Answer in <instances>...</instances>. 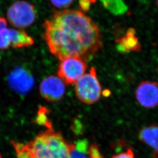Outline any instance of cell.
<instances>
[{"mask_svg": "<svg viewBox=\"0 0 158 158\" xmlns=\"http://www.w3.org/2000/svg\"><path fill=\"white\" fill-rule=\"evenodd\" d=\"M111 158H135V156L132 150L128 149L125 152L114 155Z\"/></svg>", "mask_w": 158, "mask_h": 158, "instance_id": "obj_17", "label": "cell"}, {"mask_svg": "<svg viewBox=\"0 0 158 158\" xmlns=\"http://www.w3.org/2000/svg\"><path fill=\"white\" fill-rule=\"evenodd\" d=\"M135 34V30L133 28H130L124 36L116 40L118 51L122 53L140 51L141 45Z\"/></svg>", "mask_w": 158, "mask_h": 158, "instance_id": "obj_11", "label": "cell"}, {"mask_svg": "<svg viewBox=\"0 0 158 158\" xmlns=\"http://www.w3.org/2000/svg\"><path fill=\"white\" fill-rule=\"evenodd\" d=\"M69 158H98L95 148L89 145L86 139H80L69 143Z\"/></svg>", "mask_w": 158, "mask_h": 158, "instance_id": "obj_9", "label": "cell"}, {"mask_svg": "<svg viewBox=\"0 0 158 158\" xmlns=\"http://www.w3.org/2000/svg\"><path fill=\"white\" fill-rule=\"evenodd\" d=\"M7 19L17 28H27L33 24L36 18V11L33 5L25 1H17L6 12Z\"/></svg>", "mask_w": 158, "mask_h": 158, "instance_id": "obj_4", "label": "cell"}, {"mask_svg": "<svg viewBox=\"0 0 158 158\" xmlns=\"http://www.w3.org/2000/svg\"><path fill=\"white\" fill-rule=\"evenodd\" d=\"M8 83L14 91L21 94H25L32 90L35 80L32 74L27 69L18 68L10 74Z\"/></svg>", "mask_w": 158, "mask_h": 158, "instance_id": "obj_7", "label": "cell"}, {"mask_svg": "<svg viewBox=\"0 0 158 158\" xmlns=\"http://www.w3.org/2000/svg\"><path fill=\"white\" fill-rule=\"evenodd\" d=\"M52 4L57 8H66L71 6L74 0H50Z\"/></svg>", "mask_w": 158, "mask_h": 158, "instance_id": "obj_15", "label": "cell"}, {"mask_svg": "<svg viewBox=\"0 0 158 158\" xmlns=\"http://www.w3.org/2000/svg\"><path fill=\"white\" fill-rule=\"evenodd\" d=\"M87 66L79 57H67L60 60L57 74L59 77L67 85H74L85 73Z\"/></svg>", "mask_w": 158, "mask_h": 158, "instance_id": "obj_5", "label": "cell"}, {"mask_svg": "<svg viewBox=\"0 0 158 158\" xmlns=\"http://www.w3.org/2000/svg\"><path fill=\"white\" fill-rule=\"evenodd\" d=\"M76 95L79 100L86 104L97 102L102 95V86L98 81L96 68L92 67L76 83Z\"/></svg>", "mask_w": 158, "mask_h": 158, "instance_id": "obj_3", "label": "cell"}, {"mask_svg": "<svg viewBox=\"0 0 158 158\" xmlns=\"http://www.w3.org/2000/svg\"><path fill=\"white\" fill-rule=\"evenodd\" d=\"M136 98L143 107L153 108L158 106V84L145 81L141 83L136 90Z\"/></svg>", "mask_w": 158, "mask_h": 158, "instance_id": "obj_8", "label": "cell"}, {"mask_svg": "<svg viewBox=\"0 0 158 158\" xmlns=\"http://www.w3.org/2000/svg\"><path fill=\"white\" fill-rule=\"evenodd\" d=\"M156 6L158 7V0H156Z\"/></svg>", "mask_w": 158, "mask_h": 158, "instance_id": "obj_19", "label": "cell"}, {"mask_svg": "<svg viewBox=\"0 0 158 158\" xmlns=\"http://www.w3.org/2000/svg\"><path fill=\"white\" fill-rule=\"evenodd\" d=\"M65 91L64 81L55 76L46 77L40 84V94L48 102H57L61 100L65 94Z\"/></svg>", "mask_w": 158, "mask_h": 158, "instance_id": "obj_6", "label": "cell"}, {"mask_svg": "<svg viewBox=\"0 0 158 158\" xmlns=\"http://www.w3.org/2000/svg\"><path fill=\"white\" fill-rule=\"evenodd\" d=\"M0 158H1V155H0Z\"/></svg>", "mask_w": 158, "mask_h": 158, "instance_id": "obj_20", "label": "cell"}, {"mask_svg": "<svg viewBox=\"0 0 158 158\" xmlns=\"http://www.w3.org/2000/svg\"><path fill=\"white\" fill-rule=\"evenodd\" d=\"M11 45V36L9 29L0 30V49L6 50Z\"/></svg>", "mask_w": 158, "mask_h": 158, "instance_id": "obj_14", "label": "cell"}, {"mask_svg": "<svg viewBox=\"0 0 158 158\" xmlns=\"http://www.w3.org/2000/svg\"><path fill=\"white\" fill-rule=\"evenodd\" d=\"M7 28V21L4 17H0V30Z\"/></svg>", "mask_w": 158, "mask_h": 158, "instance_id": "obj_18", "label": "cell"}, {"mask_svg": "<svg viewBox=\"0 0 158 158\" xmlns=\"http://www.w3.org/2000/svg\"><path fill=\"white\" fill-rule=\"evenodd\" d=\"M96 2V0H79V6L83 11H88L90 9L91 6Z\"/></svg>", "mask_w": 158, "mask_h": 158, "instance_id": "obj_16", "label": "cell"}, {"mask_svg": "<svg viewBox=\"0 0 158 158\" xmlns=\"http://www.w3.org/2000/svg\"><path fill=\"white\" fill-rule=\"evenodd\" d=\"M43 27V38L49 51L60 60L72 56L90 60L103 46L99 27L79 10L55 11Z\"/></svg>", "mask_w": 158, "mask_h": 158, "instance_id": "obj_1", "label": "cell"}, {"mask_svg": "<svg viewBox=\"0 0 158 158\" xmlns=\"http://www.w3.org/2000/svg\"><path fill=\"white\" fill-rule=\"evenodd\" d=\"M48 129L27 143L13 142L18 158H69V143L61 134Z\"/></svg>", "mask_w": 158, "mask_h": 158, "instance_id": "obj_2", "label": "cell"}, {"mask_svg": "<svg viewBox=\"0 0 158 158\" xmlns=\"http://www.w3.org/2000/svg\"><path fill=\"white\" fill-rule=\"evenodd\" d=\"M11 46L14 48H21L33 45V38L23 30L9 29Z\"/></svg>", "mask_w": 158, "mask_h": 158, "instance_id": "obj_12", "label": "cell"}, {"mask_svg": "<svg viewBox=\"0 0 158 158\" xmlns=\"http://www.w3.org/2000/svg\"><path fill=\"white\" fill-rule=\"evenodd\" d=\"M139 139L152 149L153 158H158V124L142 128L138 135Z\"/></svg>", "mask_w": 158, "mask_h": 158, "instance_id": "obj_10", "label": "cell"}, {"mask_svg": "<svg viewBox=\"0 0 158 158\" xmlns=\"http://www.w3.org/2000/svg\"><path fill=\"white\" fill-rule=\"evenodd\" d=\"M104 7L114 15L124 14L127 6L122 0H100Z\"/></svg>", "mask_w": 158, "mask_h": 158, "instance_id": "obj_13", "label": "cell"}]
</instances>
